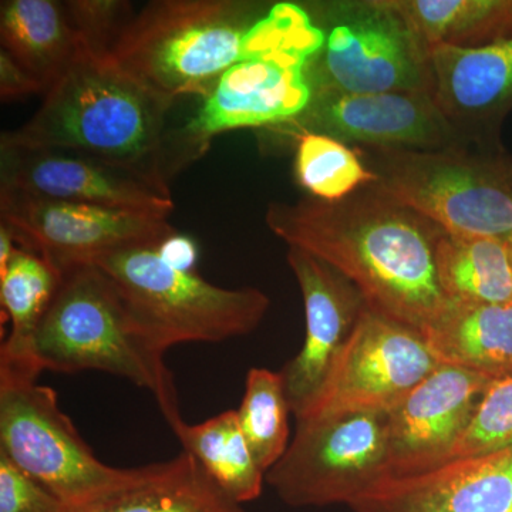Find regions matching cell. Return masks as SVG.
Returning a JSON list of instances; mask_svg holds the SVG:
<instances>
[{"label":"cell","instance_id":"obj_1","mask_svg":"<svg viewBox=\"0 0 512 512\" xmlns=\"http://www.w3.org/2000/svg\"><path fill=\"white\" fill-rule=\"evenodd\" d=\"M265 222L345 275L384 318L424 335L450 308L437 264L446 232L373 184L339 201L271 202Z\"/></svg>","mask_w":512,"mask_h":512},{"label":"cell","instance_id":"obj_2","mask_svg":"<svg viewBox=\"0 0 512 512\" xmlns=\"http://www.w3.org/2000/svg\"><path fill=\"white\" fill-rule=\"evenodd\" d=\"M170 107L113 60L82 55L47 90L36 113L0 141L73 151L168 180Z\"/></svg>","mask_w":512,"mask_h":512},{"label":"cell","instance_id":"obj_3","mask_svg":"<svg viewBox=\"0 0 512 512\" xmlns=\"http://www.w3.org/2000/svg\"><path fill=\"white\" fill-rule=\"evenodd\" d=\"M323 43L325 33L302 6L266 10L251 30L247 57L224 73L168 148V175L197 160L220 134L298 119L312 100L309 63Z\"/></svg>","mask_w":512,"mask_h":512},{"label":"cell","instance_id":"obj_4","mask_svg":"<svg viewBox=\"0 0 512 512\" xmlns=\"http://www.w3.org/2000/svg\"><path fill=\"white\" fill-rule=\"evenodd\" d=\"M62 272V284L33 335V365L40 372L96 370L124 377L153 393L170 426L183 419L165 353L138 325L113 282L92 264Z\"/></svg>","mask_w":512,"mask_h":512},{"label":"cell","instance_id":"obj_5","mask_svg":"<svg viewBox=\"0 0 512 512\" xmlns=\"http://www.w3.org/2000/svg\"><path fill=\"white\" fill-rule=\"evenodd\" d=\"M234 0H161L134 15L109 59L171 106L211 93L249 52V35L264 16Z\"/></svg>","mask_w":512,"mask_h":512},{"label":"cell","instance_id":"obj_6","mask_svg":"<svg viewBox=\"0 0 512 512\" xmlns=\"http://www.w3.org/2000/svg\"><path fill=\"white\" fill-rule=\"evenodd\" d=\"M377 190L460 238L512 241V156L498 140L441 150L355 147Z\"/></svg>","mask_w":512,"mask_h":512},{"label":"cell","instance_id":"obj_7","mask_svg":"<svg viewBox=\"0 0 512 512\" xmlns=\"http://www.w3.org/2000/svg\"><path fill=\"white\" fill-rule=\"evenodd\" d=\"M160 244L133 245L93 258L138 325L161 352L180 343H217L254 332L271 299L261 289L221 288L161 258Z\"/></svg>","mask_w":512,"mask_h":512},{"label":"cell","instance_id":"obj_8","mask_svg":"<svg viewBox=\"0 0 512 512\" xmlns=\"http://www.w3.org/2000/svg\"><path fill=\"white\" fill-rule=\"evenodd\" d=\"M36 373L0 367V453L69 507L130 483L138 468L107 466L62 412Z\"/></svg>","mask_w":512,"mask_h":512},{"label":"cell","instance_id":"obj_9","mask_svg":"<svg viewBox=\"0 0 512 512\" xmlns=\"http://www.w3.org/2000/svg\"><path fill=\"white\" fill-rule=\"evenodd\" d=\"M320 10L325 43L309 63L312 90L433 96L431 47L393 0H346Z\"/></svg>","mask_w":512,"mask_h":512},{"label":"cell","instance_id":"obj_10","mask_svg":"<svg viewBox=\"0 0 512 512\" xmlns=\"http://www.w3.org/2000/svg\"><path fill=\"white\" fill-rule=\"evenodd\" d=\"M390 477L389 412L369 410L296 424L265 481L291 507H325L352 504Z\"/></svg>","mask_w":512,"mask_h":512},{"label":"cell","instance_id":"obj_11","mask_svg":"<svg viewBox=\"0 0 512 512\" xmlns=\"http://www.w3.org/2000/svg\"><path fill=\"white\" fill-rule=\"evenodd\" d=\"M439 365L421 333L367 308L296 424L343 413L389 412Z\"/></svg>","mask_w":512,"mask_h":512},{"label":"cell","instance_id":"obj_12","mask_svg":"<svg viewBox=\"0 0 512 512\" xmlns=\"http://www.w3.org/2000/svg\"><path fill=\"white\" fill-rule=\"evenodd\" d=\"M2 225L19 247L45 256L60 271L133 245L161 244L175 229L168 217L0 190Z\"/></svg>","mask_w":512,"mask_h":512},{"label":"cell","instance_id":"obj_13","mask_svg":"<svg viewBox=\"0 0 512 512\" xmlns=\"http://www.w3.org/2000/svg\"><path fill=\"white\" fill-rule=\"evenodd\" d=\"M288 124L301 133L377 150H441L480 140L461 133L431 94L419 92L313 90L309 106Z\"/></svg>","mask_w":512,"mask_h":512},{"label":"cell","instance_id":"obj_14","mask_svg":"<svg viewBox=\"0 0 512 512\" xmlns=\"http://www.w3.org/2000/svg\"><path fill=\"white\" fill-rule=\"evenodd\" d=\"M0 190L168 215L174 201L167 180L73 151L0 141Z\"/></svg>","mask_w":512,"mask_h":512},{"label":"cell","instance_id":"obj_15","mask_svg":"<svg viewBox=\"0 0 512 512\" xmlns=\"http://www.w3.org/2000/svg\"><path fill=\"white\" fill-rule=\"evenodd\" d=\"M289 268L305 306V340L298 355L281 370L286 397L295 419L315 399L367 305L345 275L301 248L289 247Z\"/></svg>","mask_w":512,"mask_h":512},{"label":"cell","instance_id":"obj_16","mask_svg":"<svg viewBox=\"0 0 512 512\" xmlns=\"http://www.w3.org/2000/svg\"><path fill=\"white\" fill-rule=\"evenodd\" d=\"M490 382L440 363L390 409V478L414 476L446 463Z\"/></svg>","mask_w":512,"mask_h":512},{"label":"cell","instance_id":"obj_17","mask_svg":"<svg viewBox=\"0 0 512 512\" xmlns=\"http://www.w3.org/2000/svg\"><path fill=\"white\" fill-rule=\"evenodd\" d=\"M353 512H512V444L387 478L349 504Z\"/></svg>","mask_w":512,"mask_h":512},{"label":"cell","instance_id":"obj_18","mask_svg":"<svg viewBox=\"0 0 512 512\" xmlns=\"http://www.w3.org/2000/svg\"><path fill=\"white\" fill-rule=\"evenodd\" d=\"M433 97L448 120L466 136L498 140L512 110V37L463 49L433 45Z\"/></svg>","mask_w":512,"mask_h":512},{"label":"cell","instance_id":"obj_19","mask_svg":"<svg viewBox=\"0 0 512 512\" xmlns=\"http://www.w3.org/2000/svg\"><path fill=\"white\" fill-rule=\"evenodd\" d=\"M69 512H244L192 454L140 467L138 476Z\"/></svg>","mask_w":512,"mask_h":512},{"label":"cell","instance_id":"obj_20","mask_svg":"<svg viewBox=\"0 0 512 512\" xmlns=\"http://www.w3.org/2000/svg\"><path fill=\"white\" fill-rule=\"evenodd\" d=\"M0 39L45 94L84 55L66 2L56 0H3Z\"/></svg>","mask_w":512,"mask_h":512},{"label":"cell","instance_id":"obj_21","mask_svg":"<svg viewBox=\"0 0 512 512\" xmlns=\"http://www.w3.org/2000/svg\"><path fill=\"white\" fill-rule=\"evenodd\" d=\"M423 336L444 365L491 380L512 375V303L451 302Z\"/></svg>","mask_w":512,"mask_h":512},{"label":"cell","instance_id":"obj_22","mask_svg":"<svg viewBox=\"0 0 512 512\" xmlns=\"http://www.w3.org/2000/svg\"><path fill=\"white\" fill-rule=\"evenodd\" d=\"M62 278L63 272L45 256L16 244L12 259L0 272V302L10 323L9 336L0 350V366L42 373L30 359V345Z\"/></svg>","mask_w":512,"mask_h":512},{"label":"cell","instance_id":"obj_23","mask_svg":"<svg viewBox=\"0 0 512 512\" xmlns=\"http://www.w3.org/2000/svg\"><path fill=\"white\" fill-rule=\"evenodd\" d=\"M170 427L184 451L195 457L232 501L241 505L261 495L265 473L252 456L237 410H228L200 424L181 419Z\"/></svg>","mask_w":512,"mask_h":512},{"label":"cell","instance_id":"obj_24","mask_svg":"<svg viewBox=\"0 0 512 512\" xmlns=\"http://www.w3.org/2000/svg\"><path fill=\"white\" fill-rule=\"evenodd\" d=\"M437 264L441 285L451 302L512 303L510 242L444 234Z\"/></svg>","mask_w":512,"mask_h":512},{"label":"cell","instance_id":"obj_25","mask_svg":"<svg viewBox=\"0 0 512 512\" xmlns=\"http://www.w3.org/2000/svg\"><path fill=\"white\" fill-rule=\"evenodd\" d=\"M433 45L473 49L512 37V0H393Z\"/></svg>","mask_w":512,"mask_h":512},{"label":"cell","instance_id":"obj_26","mask_svg":"<svg viewBox=\"0 0 512 512\" xmlns=\"http://www.w3.org/2000/svg\"><path fill=\"white\" fill-rule=\"evenodd\" d=\"M256 464L264 473L281 460L289 447V406L281 372L254 367L245 380V393L237 410Z\"/></svg>","mask_w":512,"mask_h":512},{"label":"cell","instance_id":"obj_27","mask_svg":"<svg viewBox=\"0 0 512 512\" xmlns=\"http://www.w3.org/2000/svg\"><path fill=\"white\" fill-rule=\"evenodd\" d=\"M295 174L309 197L322 201L343 200L376 181L355 148L318 133H298Z\"/></svg>","mask_w":512,"mask_h":512},{"label":"cell","instance_id":"obj_28","mask_svg":"<svg viewBox=\"0 0 512 512\" xmlns=\"http://www.w3.org/2000/svg\"><path fill=\"white\" fill-rule=\"evenodd\" d=\"M511 444L512 375H508L488 383L473 419L451 451L446 463L493 453Z\"/></svg>","mask_w":512,"mask_h":512},{"label":"cell","instance_id":"obj_29","mask_svg":"<svg viewBox=\"0 0 512 512\" xmlns=\"http://www.w3.org/2000/svg\"><path fill=\"white\" fill-rule=\"evenodd\" d=\"M84 55L109 59L136 13L123 0H70L66 2Z\"/></svg>","mask_w":512,"mask_h":512},{"label":"cell","instance_id":"obj_30","mask_svg":"<svg viewBox=\"0 0 512 512\" xmlns=\"http://www.w3.org/2000/svg\"><path fill=\"white\" fill-rule=\"evenodd\" d=\"M0 512H69V507L0 453Z\"/></svg>","mask_w":512,"mask_h":512},{"label":"cell","instance_id":"obj_31","mask_svg":"<svg viewBox=\"0 0 512 512\" xmlns=\"http://www.w3.org/2000/svg\"><path fill=\"white\" fill-rule=\"evenodd\" d=\"M40 92H43L42 84L37 82L25 67L20 66L6 50H0V97L2 100L20 99V97Z\"/></svg>","mask_w":512,"mask_h":512},{"label":"cell","instance_id":"obj_32","mask_svg":"<svg viewBox=\"0 0 512 512\" xmlns=\"http://www.w3.org/2000/svg\"><path fill=\"white\" fill-rule=\"evenodd\" d=\"M158 252L167 264L181 271H194L198 259V248L187 235L174 232L158 245Z\"/></svg>","mask_w":512,"mask_h":512},{"label":"cell","instance_id":"obj_33","mask_svg":"<svg viewBox=\"0 0 512 512\" xmlns=\"http://www.w3.org/2000/svg\"><path fill=\"white\" fill-rule=\"evenodd\" d=\"M510 245H511V251H512V241H510Z\"/></svg>","mask_w":512,"mask_h":512}]
</instances>
